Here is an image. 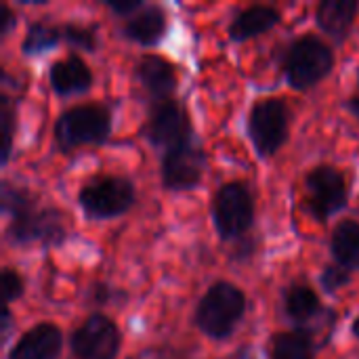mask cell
<instances>
[{"label": "cell", "instance_id": "6da1fadb", "mask_svg": "<svg viewBox=\"0 0 359 359\" xmlns=\"http://www.w3.org/2000/svg\"><path fill=\"white\" fill-rule=\"evenodd\" d=\"M2 212L8 217L6 238L13 244L25 246L40 242L59 246L67 238L65 215L57 208H38L32 194L11 181H2Z\"/></svg>", "mask_w": 359, "mask_h": 359}, {"label": "cell", "instance_id": "7a4b0ae2", "mask_svg": "<svg viewBox=\"0 0 359 359\" xmlns=\"http://www.w3.org/2000/svg\"><path fill=\"white\" fill-rule=\"evenodd\" d=\"M246 313V294L231 282H215L198 301L196 307V326L198 330L212 339L225 341L240 326Z\"/></svg>", "mask_w": 359, "mask_h": 359}, {"label": "cell", "instance_id": "3957f363", "mask_svg": "<svg viewBox=\"0 0 359 359\" xmlns=\"http://www.w3.org/2000/svg\"><path fill=\"white\" fill-rule=\"evenodd\" d=\"M111 133V111L101 103L74 105L59 114L53 137L63 154L82 145H101Z\"/></svg>", "mask_w": 359, "mask_h": 359}, {"label": "cell", "instance_id": "277c9868", "mask_svg": "<svg viewBox=\"0 0 359 359\" xmlns=\"http://www.w3.org/2000/svg\"><path fill=\"white\" fill-rule=\"evenodd\" d=\"M332 48L313 34L297 38L284 57V76L294 90H311L332 72Z\"/></svg>", "mask_w": 359, "mask_h": 359}, {"label": "cell", "instance_id": "5b68a950", "mask_svg": "<svg viewBox=\"0 0 359 359\" xmlns=\"http://www.w3.org/2000/svg\"><path fill=\"white\" fill-rule=\"evenodd\" d=\"M137 200L135 183L122 175H103L84 183L78 191V206L90 221L122 217Z\"/></svg>", "mask_w": 359, "mask_h": 359}, {"label": "cell", "instance_id": "8992f818", "mask_svg": "<svg viewBox=\"0 0 359 359\" xmlns=\"http://www.w3.org/2000/svg\"><path fill=\"white\" fill-rule=\"evenodd\" d=\"M248 139L259 154V158H273L290 135V109L288 103L280 97L257 99L248 111L246 120Z\"/></svg>", "mask_w": 359, "mask_h": 359}, {"label": "cell", "instance_id": "52a82bcc", "mask_svg": "<svg viewBox=\"0 0 359 359\" xmlns=\"http://www.w3.org/2000/svg\"><path fill=\"white\" fill-rule=\"evenodd\" d=\"M349 204V185L345 175L330 164H318L305 175V200L303 210L326 223L332 215L341 212Z\"/></svg>", "mask_w": 359, "mask_h": 359}, {"label": "cell", "instance_id": "ba28073f", "mask_svg": "<svg viewBox=\"0 0 359 359\" xmlns=\"http://www.w3.org/2000/svg\"><path fill=\"white\" fill-rule=\"evenodd\" d=\"M212 223L221 240H238L255 225V200L246 183L227 181L212 198Z\"/></svg>", "mask_w": 359, "mask_h": 359}, {"label": "cell", "instance_id": "9c48e42d", "mask_svg": "<svg viewBox=\"0 0 359 359\" xmlns=\"http://www.w3.org/2000/svg\"><path fill=\"white\" fill-rule=\"evenodd\" d=\"M145 139L154 147L162 149V154L172 147L194 141L196 135H194L187 107L175 99L154 103L147 124H145Z\"/></svg>", "mask_w": 359, "mask_h": 359}, {"label": "cell", "instance_id": "30bf717a", "mask_svg": "<svg viewBox=\"0 0 359 359\" xmlns=\"http://www.w3.org/2000/svg\"><path fill=\"white\" fill-rule=\"evenodd\" d=\"M120 347V328L103 313L88 316L69 337L74 359H116Z\"/></svg>", "mask_w": 359, "mask_h": 359}, {"label": "cell", "instance_id": "8fae6325", "mask_svg": "<svg viewBox=\"0 0 359 359\" xmlns=\"http://www.w3.org/2000/svg\"><path fill=\"white\" fill-rule=\"evenodd\" d=\"M206 154L198 141L183 143L162 154V185L168 191H189L196 189L204 177Z\"/></svg>", "mask_w": 359, "mask_h": 359}, {"label": "cell", "instance_id": "7c38bea8", "mask_svg": "<svg viewBox=\"0 0 359 359\" xmlns=\"http://www.w3.org/2000/svg\"><path fill=\"white\" fill-rule=\"evenodd\" d=\"M135 78L141 84V88L154 99V103L172 99V93L177 90L179 78L177 69L170 61H166L160 55H143L135 65Z\"/></svg>", "mask_w": 359, "mask_h": 359}, {"label": "cell", "instance_id": "4fadbf2b", "mask_svg": "<svg viewBox=\"0 0 359 359\" xmlns=\"http://www.w3.org/2000/svg\"><path fill=\"white\" fill-rule=\"evenodd\" d=\"M63 351V334L55 324L40 322L25 330L11 347L6 359H59Z\"/></svg>", "mask_w": 359, "mask_h": 359}, {"label": "cell", "instance_id": "5bb4252c", "mask_svg": "<svg viewBox=\"0 0 359 359\" xmlns=\"http://www.w3.org/2000/svg\"><path fill=\"white\" fill-rule=\"evenodd\" d=\"M48 84L59 97L82 95V93L90 90V86H93V72L78 55L72 53V55L50 63Z\"/></svg>", "mask_w": 359, "mask_h": 359}, {"label": "cell", "instance_id": "9a60e30c", "mask_svg": "<svg viewBox=\"0 0 359 359\" xmlns=\"http://www.w3.org/2000/svg\"><path fill=\"white\" fill-rule=\"evenodd\" d=\"M168 17L160 4H145L139 13L126 19L122 32L130 42L141 46H156L166 36Z\"/></svg>", "mask_w": 359, "mask_h": 359}, {"label": "cell", "instance_id": "2e32d148", "mask_svg": "<svg viewBox=\"0 0 359 359\" xmlns=\"http://www.w3.org/2000/svg\"><path fill=\"white\" fill-rule=\"evenodd\" d=\"M358 13V0H322L316 8V23L332 40L343 42L355 23Z\"/></svg>", "mask_w": 359, "mask_h": 359}, {"label": "cell", "instance_id": "e0dca14e", "mask_svg": "<svg viewBox=\"0 0 359 359\" xmlns=\"http://www.w3.org/2000/svg\"><path fill=\"white\" fill-rule=\"evenodd\" d=\"M282 21V13L276 6L255 4L240 11L229 23V40L231 42H246L257 38L269 29H273Z\"/></svg>", "mask_w": 359, "mask_h": 359}, {"label": "cell", "instance_id": "ac0fdd59", "mask_svg": "<svg viewBox=\"0 0 359 359\" xmlns=\"http://www.w3.org/2000/svg\"><path fill=\"white\" fill-rule=\"evenodd\" d=\"M330 252L337 265L347 271H359V221L343 219L330 238Z\"/></svg>", "mask_w": 359, "mask_h": 359}, {"label": "cell", "instance_id": "d6986e66", "mask_svg": "<svg viewBox=\"0 0 359 359\" xmlns=\"http://www.w3.org/2000/svg\"><path fill=\"white\" fill-rule=\"evenodd\" d=\"M269 359H316V341L307 330H286L271 337Z\"/></svg>", "mask_w": 359, "mask_h": 359}, {"label": "cell", "instance_id": "ffe728a7", "mask_svg": "<svg viewBox=\"0 0 359 359\" xmlns=\"http://www.w3.org/2000/svg\"><path fill=\"white\" fill-rule=\"evenodd\" d=\"M284 311L294 324H307L322 311V301L311 286L292 284L284 292Z\"/></svg>", "mask_w": 359, "mask_h": 359}, {"label": "cell", "instance_id": "44dd1931", "mask_svg": "<svg viewBox=\"0 0 359 359\" xmlns=\"http://www.w3.org/2000/svg\"><path fill=\"white\" fill-rule=\"evenodd\" d=\"M61 27L40 19V21H34L27 25V32L23 36V42H21V53L25 57H32V55H40V53H46L50 48H55L61 40Z\"/></svg>", "mask_w": 359, "mask_h": 359}, {"label": "cell", "instance_id": "7402d4cb", "mask_svg": "<svg viewBox=\"0 0 359 359\" xmlns=\"http://www.w3.org/2000/svg\"><path fill=\"white\" fill-rule=\"evenodd\" d=\"M61 36L74 48H80V50H86V53H95L97 50V36L86 25L65 23V25H61Z\"/></svg>", "mask_w": 359, "mask_h": 359}, {"label": "cell", "instance_id": "603a6c76", "mask_svg": "<svg viewBox=\"0 0 359 359\" xmlns=\"http://www.w3.org/2000/svg\"><path fill=\"white\" fill-rule=\"evenodd\" d=\"M0 118H2V135H4V143H2V166H4L13 151V133H15V105L11 97L4 93L0 97Z\"/></svg>", "mask_w": 359, "mask_h": 359}, {"label": "cell", "instance_id": "cb8c5ba5", "mask_svg": "<svg viewBox=\"0 0 359 359\" xmlns=\"http://www.w3.org/2000/svg\"><path fill=\"white\" fill-rule=\"evenodd\" d=\"M351 282V271H347L345 267L332 263V265H326L324 271L320 273V284L324 288V292L328 294H337L339 290H343L347 284Z\"/></svg>", "mask_w": 359, "mask_h": 359}, {"label": "cell", "instance_id": "d4e9b609", "mask_svg": "<svg viewBox=\"0 0 359 359\" xmlns=\"http://www.w3.org/2000/svg\"><path fill=\"white\" fill-rule=\"evenodd\" d=\"M0 284H2V299H4V305L21 299L23 290H25V282L21 278V273L13 267H4L2 273H0Z\"/></svg>", "mask_w": 359, "mask_h": 359}, {"label": "cell", "instance_id": "484cf974", "mask_svg": "<svg viewBox=\"0 0 359 359\" xmlns=\"http://www.w3.org/2000/svg\"><path fill=\"white\" fill-rule=\"evenodd\" d=\"M105 6L114 13V15H118V17H133L135 13H139L145 4L141 2V0H107L105 2Z\"/></svg>", "mask_w": 359, "mask_h": 359}, {"label": "cell", "instance_id": "4316f807", "mask_svg": "<svg viewBox=\"0 0 359 359\" xmlns=\"http://www.w3.org/2000/svg\"><path fill=\"white\" fill-rule=\"evenodd\" d=\"M116 297V292L107 284H93L86 292V299L90 305H109V301Z\"/></svg>", "mask_w": 359, "mask_h": 359}, {"label": "cell", "instance_id": "83f0119b", "mask_svg": "<svg viewBox=\"0 0 359 359\" xmlns=\"http://www.w3.org/2000/svg\"><path fill=\"white\" fill-rule=\"evenodd\" d=\"M0 36L2 38H6L11 32H13V27L17 25V15L11 11V6L6 4V2H2L0 4Z\"/></svg>", "mask_w": 359, "mask_h": 359}, {"label": "cell", "instance_id": "f1b7e54d", "mask_svg": "<svg viewBox=\"0 0 359 359\" xmlns=\"http://www.w3.org/2000/svg\"><path fill=\"white\" fill-rule=\"evenodd\" d=\"M8 332H11V309H8V305H4V309H2V341L8 339Z\"/></svg>", "mask_w": 359, "mask_h": 359}, {"label": "cell", "instance_id": "f546056e", "mask_svg": "<svg viewBox=\"0 0 359 359\" xmlns=\"http://www.w3.org/2000/svg\"><path fill=\"white\" fill-rule=\"evenodd\" d=\"M345 107H347V111L355 118L359 122V95L355 97H351V99H347V103H345Z\"/></svg>", "mask_w": 359, "mask_h": 359}, {"label": "cell", "instance_id": "4dcf8cb0", "mask_svg": "<svg viewBox=\"0 0 359 359\" xmlns=\"http://www.w3.org/2000/svg\"><path fill=\"white\" fill-rule=\"evenodd\" d=\"M351 332H353V337L359 341V316L353 320V324H351Z\"/></svg>", "mask_w": 359, "mask_h": 359}, {"label": "cell", "instance_id": "1f68e13d", "mask_svg": "<svg viewBox=\"0 0 359 359\" xmlns=\"http://www.w3.org/2000/svg\"><path fill=\"white\" fill-rule=\"evenodd\" d=\"M358 78H359V67H358Z\"/></svg>", "mask_w": 359, "mask_h": 359}]
</instances>
